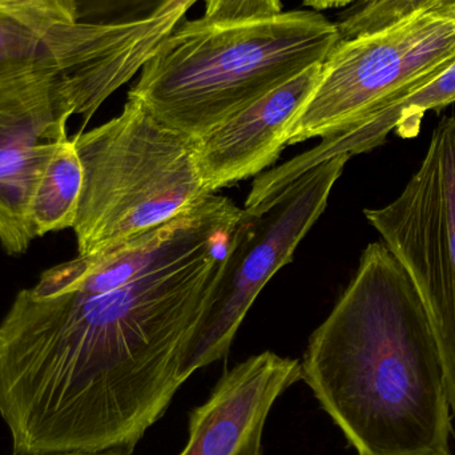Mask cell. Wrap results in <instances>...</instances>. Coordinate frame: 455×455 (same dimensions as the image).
<instances>
[{"mask_svg":"<svg viewBox=\"0 0 455 455\" xmlns=\"http://www.w3.org/2000/svg\"><path fill=\"white\" fill-rule=\"evenodd\" d=\"M307 7L315 11L329 10V8H341L345 5L355 4L361 0H302Z\"/></svg>","mask_w":455,"mask_h":455,"instance_id":"2e32d148","label":"cell"},{"mask_svg":"<svg viewBox=\"0 0 455 455\" xmlns=\"http://www.w3.org/2000/svg\"><path fill=\"white\" fill-rule=\"evenodd\" d=\"M320 66L297 75L196 139L197 165L210 194L275 164L286 147V127L312 92Z\"/></svg>","mask_w":455,"mask_h":455,"instance_id":"30bf717a","label":"cell"},{"mask_svg":"<svg viewBox=\"0 0 455 455\" xmlns=\"http://www.w3.org/2000/svg\"><path fill=\"white\" fill-rule=\"evenodd\" d=\"M454 59L455 20L433 10L339 40L286 127V146L353 127L435 79Z\"/></svg>","mask_w":455,"mask_h":455,"instance_id":"5b68a950","label":"cell"},{"mask_svg":"<svg viewBox=\"0 0 455 455\" xmlns=\"http://www.w3.org/2000/svg\"><path fill=\"white\" fill-rule=\"evenodd\" d=\"M83 68L37 69L0 85V243L7 253H23L34 240L27 200L40 168L68 136Z\"/></svg>","mask_w":455,"mask_h":455,"instance_id":"ba28073f","label":"cell"},{"mask_svg":"<svg viewBox=\"0 0 455 455\" xmlns=\"http://www.w3.org/2000/svg\"><path fill=\"white\" fill-rule=\"evenodd\" d=\"M91 40L77 0H0V85L37 69L71 71Z\"/></svg>","mask_w":455,"mask_h":455,"instance_id":"8fae6325","label":"cell"},{"mask_svg":"<svg viewBox=\"0 0 455 455\" xmlns=\"http://www.w3.org/2000/svg\"><path fill=\"white\" fill-rule=\"evenodd\" d=\"M301 379V363L273 352L227 371L207 403L189 416L180 455H261L265 422L278 397Z\"/></svg>","mask_w":455,"mask_h":455,"instance_id":"9c48e42d","label":"cell"},{"mask_svg":"<svg viewBox=\"0 0 455 455\" xmlns=\"http://www.w3.org/2000/svg\"><path fill=\"white\" fill-rule=\"evenodd\" d=\"M301 379L358 455H451L443 363L424 305L384 243L313 331Z\"/></svg>","mask_w":455,"mask_h":455,"instance_id":"7a4b0ae2","label":"cell"},{"mask_svg":"<svg viewBox=\"0 0 455 455\" xmlns=\"http://www.w3.org/2000/svg\"><path fill=\"white\" fill-rule=\"evenodd\" d=\"M455 0H361L337 21L341 39L368 34L390 26L406 16L435 10Z\"/></svg>","mask_w":455,"mask_h":455,"instance_id":"5bb4252c","label":"cell"},{"mask_svg":"<svg viewBox=\"0 0 455 455\" xmlns=\"http://www.w3.org/2000/svg\"><path fill=\"white\" fill-rule=\"evenodd\" d=\"M281 12L283 0H207L203 16L215 20H243Z\"/></svg>","mask_w":455,"mask_h":455,"instance_id":"9a60e30c","label":"cell"},{"mask_svg":"<svg viewBox=\"0 0 455 455\" xmlns=\"http://www.w3.org/2000/svg\"><path fill=\"white\" fill-rule=\"evenodd\" d=\"M363 215L424 305L455 419V114L435 125L427 155L400 196Z\"/></svg>","mask_w":455,"mask_h":455,"instance_id":"8992f818","label":"cell"},{"mask_svg":"<svg viewBox=\"0 0 455 455\" xmlns=\"http://www.w3.org/2000/svg\"><path fill=\"white\" fill-rule=\"evenodd\" d=\"M349 155L305 172L251 211L243 210L220 280L184 357V381L226 357L246 313L270 278L291 261L302 238L328 204Z\"/></svg>","mask_w":455,"mask_h":455,"instance_id":"52a82bcc","label":"cell"},{"mask_svg":"<svg viewBox=\"0 0 455 455\" xmlns=\"http://www.w3.org/2000/svg\"><path fill=\"white\" fill-rule=\"evenodd\" d=\"M24 455H130L120 451H104V453H51V454H24Z\"/></svg>","mask_w":455,"mask_h":455,"instance_id":"ac0fdd59","label":"cell"},{"mask_svg":"<svg viewBox=\"0 0 455 455\" xmlns=\"http://www.w3.org/2000/svg\"><path fill=\"white\" fill-rule=\"evenodd\" d=\"M82 160L74 139H61L32 184L26 205V223L32 237L72 229L82 199Z\"/></svg>","mask_w":455,"mask_h":455,"instance_id":"4fadbf2b","label":"cell"},{"mask_svg":"<svg viewBox=\"0 0 455 455\" xmlns=\"http://www.w3.org/2000/svg\"><path fill=\"white\" fill-rule=\"evenodd\" d=\"M433 11L455 20V2L446 3V4L440 5V7L435 8Z\"/></svg>","mask_w":455,"mask_h":455,"instance_id":"e0dca14e","label":"cell"},{"mask_svg":"<svg viewBox=\"0 0 455 455\" xmlns=\"http://www.w3.org/2000/svg\"><path fill=\"white\" fill-rule=\"evenodd\" d=\"M243 210L219 195L44 270L0 323L13 455L132 454L167 411Z\"/></svg>","mask_w":455,"mask_h":455,"instance_id":"6da1fadb","label":"cell"},{"mask_svg":"<svg viewBox=\"0 0 455 455\" xmlns=\"http://www.w3.org/2000/svg\"><path fill=\"white\" fill-rule=\"evenodd\" d=\"M455 103V59L435 79L379 109L353 127L336 133L341 154H365L387 141L390 132L401 139H414L421 132L422 120L429 111H441Z\"/></svg>","mask_w":455,"mask_h":455,"instance_id":"7c38bea8","label":"cell"},{"mask_svg":"<svg viewBox=\"0 0 455 455\" xmlns=\"http://www.w3.org/2000/svg\"><path fill=\"white\" fill-rule=\"evenodd\" d=\"M339 40L336 21L315 10L181 21L146 61L128 98L199 139L323 63Z\"/></svg>","mask_w":455,"mask_h":455,"instance_id":"3957f363","label":"cell"},{"mask_svg":"<svg viewBox=\"0 0 455 455\" xmlns=\"http://www.w3.org/2000/svg\"><path fill=\"white\" fill-rule=\"evenodd\" d=\"M84 181L72 230L87 256L170 223L210 196L196 139L127 99L122 114L74 136Z\"/></svg>","mask_w":455,"mask_h":455,"instance_id":"277c9868","label":"cell"}]
</instances>
